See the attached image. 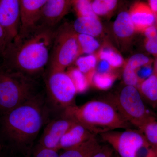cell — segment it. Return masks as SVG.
<instances>
[{
  "instance_id": "cell-1",
  "label": "cell",
  "mask_w": 157,
  "mask_h": 157,
  "mask_svg": "<svg viewBox=\"0 0 157 157\" xmlns=\"http://www.w3.org/2000/svg\"><path fill=\"white\" fill-rule=\"evenodd\" d=\"M51 113L45 90L23 104L0 114V144L4 148L25 156L35 145Z\"/></svg>"
},
{
  "instance_id": "cell-2",
  "label": "cell",
  "mask_w": 157,
  "mask_h": 157,
  "mask_svg": "<svg viewBox=\"0 0 157 157\" xmlns=\"http://www.w3.org/2000/svg\"><path fill=\"white\" fill-rule=\"evenodd\" d=\"M56 30L37 27L25 37L15 38L1 57L2 67L38 79L43 77Z\"/></svg>"
},
{
  "instance_id": "cell-3",
  "label": "cell",
  "mask_w": 157,
  "mask_h": 157,
  "mask_svg": "<svg viewBox=\"0 0 157 157\" xmlns=\"http://www.w3.org/2000/svg\"><path fill=\"white\" fill-rule=\"evenodd\" d=\"M62 113L72 118L96 135L113 130L132 128L131 124L109 101L94 100L79 106L74 104Z\"/></svg>"
},
{
  "instance_id": "cell-4",
  "label": "cell",
  "mask_w": 157,
  "mask_h": 157,
  "mask_svg": "<svg viewBox=\"0 0 157 157\" xmlns=\"http://www.w3.org/2000/svg\"><path fill=\"white\" fill-rule=\"evenodd\" d=\"M39 79L1 66L0 114L18 107L42 91L39 90Z\"/></svg>"
},
{
  "instance_id": "cell-5",
  "label": "cell",
  "mask_w": 157,
  "mask_h": 157,
  "mask_svg": "<svg viewBox=\"0 0 157 157\" xmlns=\"http://www.w3.org/2000/svg\"><path fill=\"white\" fill-rule=\"evenodd\" d=\"M81 55L77 33L65 23L56 30L49 61L45 73L63 72Z\"/></svg>"
},
{
  "instance_id": "cell-6",
  "label": "cell",
  "mask_w": 157,
  "mask_h": 157,
  "mask_svg": "<svg viewBox=\"0 0 157 157\" xmlns=\"http://www.w3.org/2000/svg\"><path fill=\"white\" fill-rule=\"evenodd\" d=\"M131 125L141 131L157 118L147 108L138 88L126 85L109 101Z\"/></svg>"
},
{
  "instance_id": "cell-7",
  "label": "cell",
  "mask_w": 157,
  "mask_h": 157,
  "mask_svg": "<svg viewBox=\"0 0 157 157\" xmlns=\"http://www.w3.org/2000/svg\"><path fill=\"white\" fill-rule=\"evenodd\" d=\"M43 78L46 101L51 112L59 115L74 104L77 91L67 73L65 71L45 73Z\"/></svg>"
},
{
  "instance_id": "cell-8",
  "label": "cell",
  "mask_w": 157,
  "mask_h": 157,
  "mask_svg": "<svg viewBox=\"0 0 157 157\" xmlns=\"http://www.w3.org/2000/svg\"><path fill=\"white\" fill-rule=\"evenodd\" d=\"M99 135L119 157H137L141 147L147 142L143 133L138 129L113 130Z\"/></svg>"
},
{
  "instance_id": "cell-9",
  "label": "cell",
  "mask_w": 157,
  "mask_h": 157,
  "mask_svg": "<svg viewBox=\"0 0 157 157\" xmlns=\"http://www.w3.org/2000/svg\"><path fill=\"white\" fill-rule=\"evenodd\" d=\"M58 115L48 121L38 142L41 146L58 151L62 137L77 123L75 120L64 113Z\"/></svg>"
},
{
  "instance_id": "cell-10",
  "label": "cell",
  "mask_w": 157,
  "mask_h": 157,
  "mask_svg": "<svg viewBox=\"0 0 157 157\" xmlns=\"http://www.w3.org/2000/svg\"><path fill=\"white\" fill-rule=\"evenodd\" d=\"M73 0H47L42 9L37 27L56 30L67 15Z\"/></svg>"
},
{
  "instance_id": "cell-11",
  "label": "cell",
  "mask_w": 157,
  "mask_h": 157,
  "mask_svg": "<svg viewBox=\"0 0 157 157\" xmlns=\"http://www.w3.org/2000/svg\"><path fill=\"white\" fill-rule=\"evenodd\" d=\"M20 22V0H0V24L10 42L18 36Z\"/></svg>"
},
{
  "instance_id": "cell-12",
  "label": "cell",
  "mask_w": 157,
  "mask_h": 157,
  "mask_svg": "<svg viewBox=\"0 0 157 157\" xmlns=\"http://www.w3.org/2000/svg\"><path fill=\"white\" fill-rule=\"evenodd\" d=\"M47 0H20L21 22L17 38L27 36L36 27L41 11Z\"/></svg>"
},
{
  "instance_id": "cell-13",
  "label": "cell",
  "mask_w": 157,
  "mask_h": 157,
  "mask_svg": "<svg viewBox=\"0 0 157 157\" xmlns=\"http://www.w3.org/2000/svg\"><path fill=\"white\" fill-rule=\"evenodd\" d=\"M136 32H143L155 24V17L148 4L138 2L132 5L128 11Z\"/></svg>"
},
{
  "instance_id": "cell-14",
  "label": "cell",
  "mask_w": 157,
  "mask_h": 157,
  "mask_svg": "<svg viewBox=\"0 0 157 157\" xmlns=\"http://www.w3.org/2000/svg\"><path fill=\"white\" fill-rule=\"evenodd\" d=\"M151 63V60L150 58L143 54H136L131 56L124 64L122 77L125 84L137 88L139 84L136 74L137 70Z\"/></svg>"
},
{
  "instance_id": "cell-15",
  "label": "cell",
  "mask_w": 157,
  "mask_h": 157,
  "mask_svg": "<svg viewBox=\"0 0 157 157\" xmlns=\"http://www.w3.org/2000/svg\"><path fill=\"white\" fill-rule=\"evenodd\" d=\"M96 135L81 124L76 123L61 139L59 150H64L76 146Z\"/></svg>"
},
{
  "instance_id": "cell-16",
  "label": "cell",
  "mask_w": 157,
  "mask_h": 157,
  "mask_svg": "<svg viewBox=\"0 0 157 157\" xmlns=\"http://www.w3.org/2000/svg\"><path fill=\"white\" fill-rule=\"evenodd\" d=\"M113 32L119 42L128 43L135 31L128 11H122L118 14L113 24Z\"/></svg>"
},
{
  "instance_id": "cell-17",
  "label": "cell",
  "mask_w": 157,
  "mask_h": 157,
  "mask_svg": "<svg viewBox=\"0 0 157 157\" xmlns=\"http://www.w3.org/2000/svg\"><path fill=\"white\" fill-rule=\"evenodd\" d=\"M102 147L96 135L78 145L64 150L59 157H93Z\"/></svg>"
},
{
  "instance_id": "cell-18",
  "label": "cell",
  "mask_w": 157,
  "mask_h": 157,
  "mask_svg": "<svg viewBox=\"0 0 157 157\" xmlns=\"http://www.w3.org/2000/svg\"><path fill=\"white\" fill-rule=\"evenodd\" d=\"M72 27L76 33L92 36H99L103 33V27L98 17H78Z\"/></svg>"
},
{
  "instance_id": "cell-19",
  "label": "cell",
  "mask_w": 157,
  "mask_h": 157,
  "mask_svg": "<svg viewBox=\"0 0 157 157\" xmlns=\"http://www.w3.org/2000/svg\"><path fill=\"white\" fill-rule=\"evenodd\" d=\"M137 88L143 99L157 109V75L155 73L138 85Z\"/></svg>"
},
{
  "instance_id": "cell-20",
  "label": "cell",
  "mask_w": 157,
  "mask_h": 157,
  "mask_svg": "<svg viewBox=\"0 0 157 157\" xmlns=\"http://www.w3.org/2000/svg\"><path fill=\"white\" fill-rule=\"evenodd\" d=\"M96 56L98 60H103L107 62L113 69L120 67L125 63L124 59L120 54L108 45L101 48Z\"/></svg>"
},
{
  "instance_id": "cell-21",
  "label": "cell",
  "mask_w": 157,
  "mask_h": 157,
  "mask_svg": "<svg viewBox=\"0 0 157 157\" xmlns=\"http://www.w3.org/2000/svg\"><path fill=\"white\" fill-rule=\"evenodd\" d=\"M98 61L97 56L93 54L78 58L76 60L77 69L86 75L88 74L87 78L90 82H91L93 76L95 73Z\"/></svg>"
},
{
  "instance_id": "cell-22",
  "label": "cell",
  "mask_w": 157,
  "mask_h": 157,
  "mask_svg": "<svg viewBox=\"0 0 157 157\" xmlns=\"http://www.w3.org/2000/svg\"><path fill=\"white\" fill-rule=\"evenodd\" d=\"M77 38L81 54H92L100 48V43L95 37L77 33Z\"/></svg>"
},
{
  "instance_id": "cell-23",
  "label": "cell",
  "mask_w": 157,
  "mask_h": 157,
  "mask_svg": "<svg viewBox=\"0 0 157 157\" xmlns=\"http://www.w3.org/2000/svg\"><path fill=\"white\" fill-rule=\"evenodd\" d=\"M116 76L112 72L107 73H98L95 72L91 82L98 89L107 90L112 86L115 81Z\"/></svg>"
},
{
  "instance_id": "cell-24",
  "label": "cell",
  "mask_w": 157,
  "mask_h": 157,
  "mask_svg": "<svg viewBox=\"0 0 157 157\" xmlns=\"http://www.w3.org/2000/svg\"><path fill=\"white\" fill-rule=\"evenodd\" d=\"M118 0H93L92 6L94 12L98 16H104L115 10Z\"/></svg>"
},
{
  "instance_id": "cell-25",
  "label": "cell",
  "mask_w": 157,
  "mask_h": 157,
  "mask_svg": "<svg viewBox=\"0 0 157 157\" xmlns=\"http://www.w3.org/2000/svg\"><path fill=\"white\" fill-rule=\"evenodd\" d=\"M68 74L76 87L77 93L83 92L87 90L90 81L85 74L77 68L70 70Z\"/></svg>"
},
{
  "instance_id": "cell-26",
  "label": "cell",
  "mask_w": 157,
  "mask_h": 157,
  "mask_svg": "<svg viewBox=\"0 0 157 157\" xmlns=\"http://www.w3.org/2000/svg\"><path fill=\"white\" fill-rule=\"evenodd\" d=\"M73 6L78 17H98L93 10L90 0H73Z\"/></svg>"
},
{
  "instance_id": "cell-27",
  "label": "cell",
  "mask_w": 157,
  "mask_h": 157,
  "mask_svg": "<svg viewBox=\"0 0 157 157\" xmlns=\"http://www.w3.org/2000/svg\"><path fill=\"white\" fill-rule=\"evenodd\" d=\"M140 132L149 143L157 148V119L146 124Z\"/></svg>"
},
{
  "instance_id": "cell-28",
  "label": "cell",
  "mask_w": 157,
  "mask_h": 157,
  "mask_svg": "<svg viewBox=\"0 0 157 157\" xmlns=\"http://www.w3.org/2000/svg\"><path fill=\"white\" fill-rule=\"evenodd\" d=\"M25 157H59V151L35 144Z\"/></svg>"
},
{
  "instance_id": "cell-29",
  "label": "cell",
  "mask_w": 157,
  "mask_h": 157,
  "mask_svg": "<svg viewBox=\"0 0 157 157\" xmlns=\"http://www.w3.org/2000/svg\"><path fill=\"white\" fill-rule=\"evenodd\" d=\"M151 64L145 65L140 67L137 70L136 74L139 84L140 82L148 78L153 73V69H152Z\"/></svg>"
},
{
  "instance_id": "cell-30",
  "label": "cell",
  "mask_w": 157,
  "mask_h": 157,
  "mask_svg": "<svg viewBox=\"0 0 157 157\" xmlns=\"http://www.w3.org/2000/svg\"><path fill=\"white\" fill-rule=\"evenodd\" d=\"M93 157H119L115 151L109 144L102 146Z\"/></svg>"
},
{
  "instance_id": "cell-31",
  "label": "cell",
  "mask_w": 157,
  "mask_h": 157,
  "mask_svg": "<svg viewBox=\"0 0 157 157\" xmlns=\"http://www.w3.org/2000/svg\"><path fill=\"white\" fill-rule=\"evenodd\" d=\"M144 45L149 53L157 57V36L151 39H146Z\"/></svg>"
},
{
  "instance_id": "cell-32",
  "label": "cell",
  "mask_w": 157,
  "mask_h": 157,
  "mask_svg": "<svg viewBox=\"0 0 157 157\" xmlns=\"http://www.w3.org/2000/svg\"><path fill=\"white\" fill-rule=\"evenodd\" d=\"M5 30L0 24V58H1L4 51L10 43Z\"/></svg>"
},
{
  "instance_id": "cell-33",
  "label": "cell",
  "mask_w": 157,
  "mask_h": 157,
  "mask_svg": "<svg viewBox=\"0 0 157 157\" xmlns=\"http://www.w3.org/2000/svg\"><path fill=\"white\" fill-rule=\"evenodd\" d=\"M96 72L98 73H107L111 72L113 68L107 62L103 60H98Z\"/></svg>"
},
{
  "instance_id": "cell-34",
  "label": "cell",
  "mask_w": 157,
  "mask_h": 157,
  "mask_svg": "<svg viewBox=\"0 0 157 157\" xmlns=\"http://www.w3.org/2000/svg\"><path fill=\"white\" fill-rule=\"evenodd\" d=\"M146 39H151L157 36V28L155 25L148 27L143 32Z\"/></svg>"
},
{
  "instance_id": "cell-35",
  "label": "cell",
  "mask_w": 157,
  "mask_h": 157,
  "mask_svg": "<svg viewBox=\"0 0 157 157\" xmlns=\"http://www.w3.org/2000/svg\"><path fill=\"white\" fill-rule=\"evenodd\" d=\"M148 5L154 15L155 20V25L157 28V0H148Z\"/></svg>"
},
{
  "instance_id": "cell-36",
  "label": "cell",
  "mask_w": 157,
  "mask_h": 157,
  "mask_svg": "<svg viewBox=\"0 0 157 157\" xmlns=\"http://www.w3.org/2000/svg\"><path fill=\"white\" fill-rule=\"evenodd\" d=\"M0 157H25V156L16 154L3 147L2 149L0 152Z\"/></svg>"
},
{
  "instance_id": "cell-37",
  "label": "cell",
  "mask_w": 157,
  "mask_h": 157,
  "mask_svg": "<svg viewBox=\"0 0 157 157\" xmlns=\"http://www.w3.org/2000/svg\"><path fill=\"white\" fill-rule=\"evenodd\" d=\"M153 72L157 75V57L156 59L155 62L154 66L153 68Z\"/></svg>"
},
{
  "instance_id": "cell-38",
  "label": "cell",
  "mask_w": 157,
  "mask_h": 157,
  "mask_svg": "<svg viewBox=\"0 0 157 157\" xmlns=\"http://www.w3.org/2000/svg\"><path fill=\"white\" fill-rule=\"evenodd\" d=\"M3 148V147L2 146V144H0V152L2 150V149Z\"/></svg>"
},
{
  "instance_id": "cell-39",
  "label": "cell",
  "mask_w": 157,
  "mask_h": 157,
  "mask_svg": "<svg viewBox=\"0 0 157 157\" xmlns=\"http://www.w3.org/2000/svg\"><path fill=\"white\" fill-rule=\"evenodd\" d=\"M1 68V58H0V69Z\"/></svg>"
},
{
  "instance_id": "cell-40",
  "label": "cell",
  "mask_w": 157,
  "mask_h": 157,
  "mask_svg": "<svg viewBox=\"0 0 157 157\" xmlns=\"http://www.w3.org/2000/svg\"><path fill=\"white\" fill-rule=\"evenodd\" d=\"M90 1H91V0H90Z\"/></svg>"
}]
</instances>
